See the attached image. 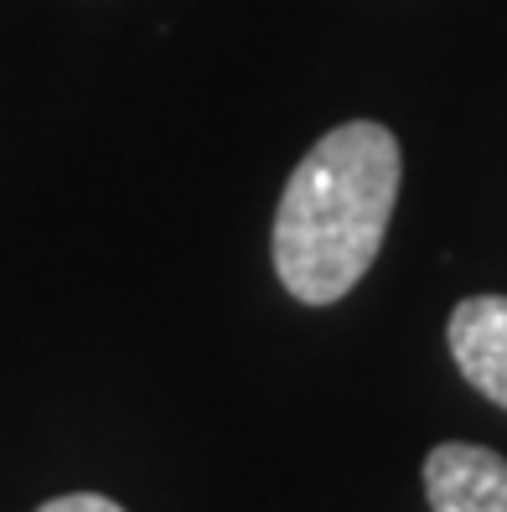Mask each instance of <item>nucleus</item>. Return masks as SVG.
I'll return each instance as SVG.
<instances>
[{"label": "nucleus", "mask_w": 507, "mask_h": 512, "mask_svg": "<svg viewBox=\"0 0 507 512\" xmlns=\"http://www.w3.org/2000/svg\"><path fill=\"white\" fill-rule=\"evenodd\" d=\"M430 512H507V456L471 440H445L425 456Z\"/></svg>", "instance_id": "nucleus-2"}, {"label": "nucleus", "mask_w": 507, "mask_h": 512, "mask_svg": "<svg viewBox=\"0 0 507 512\" xmlns=\"http://www.w3.org/2000/svg\"><path fill=\"white\" fill-rule=\"evenodd\" d=\"M37 512H125V507L109 502V497H99V492H68V497H52V502H42Z\"/></svg>", "instance_id": "nucleus-4"}, {"label": "nucleus", "mask_w": 507, "mask_h": 512, "mask_svg": "<svg viewBox=\"0 0 507 512\" xmlns=\"http://www.w3.org/2000/svg\"><path fill=\"white\" fill-rule=\"evenodd\" d=\"M404 187L399 135L378 119H347L326 130L275 207V275L301 306H337L357 290L389 238Z\"/></svg>", "instance_id": "nucleus-1"}, {"label": "nucleus", "mask_w": 507, "mask_h": 512, "mask_svg": "<svg viewBox=\"0 0 507 512\" xmlns=\"http://www.w3.org/2000/svg\"><path fill=\"white\" fill-rule=\"evenodd\" d=\"M451 357L482 399L507 409V295H466L451 311Z\"/></svg>", "instance_id": "nucleus-3"}]
</instances>
